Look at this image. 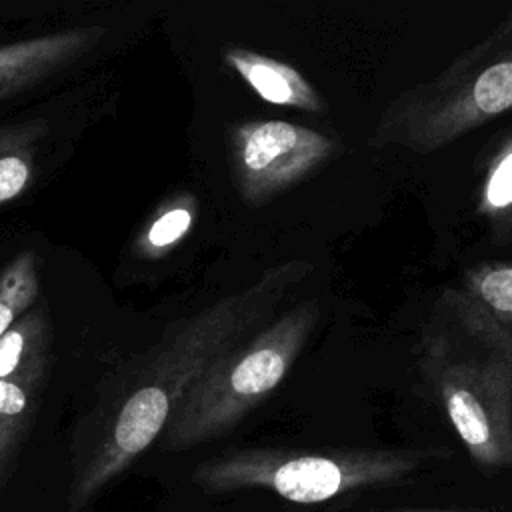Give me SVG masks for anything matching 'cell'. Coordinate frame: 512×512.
Segmentation results:
<instances>
[{"label":"cell","mask_w":512,"mask_h":512,"mask_svg":"<svg viewBox=\"0 0 512 512\" xmlns=\"http://www.w3.org/2000/svg\"><path fill=\"white\" fill-rule=\"evenodd\" d=\"M312 264L290 258L248 286L180 316L126 352L94 386L76 426L72 510L84 508L164 432L194 382L226 350L266 326Z\"/></svg>","instance_id":"1"},{"label":"cell","mask_w":512,"mask_h":512,"mask_svg":"<svg viewBox=\"0 0 512 512\" xmlns=\"http://www.w3.org/2000/svg\"><path fill=\"white\" fill-rule=\"evenodd\" d=\"M510 110L512 10L440 74L392 98L366 142L432 154Z\"/></svg>","instance_id":"2"},{"label":"cell","mask_w":512,"mask_h":512,"mask_svg":"<svg viewBox=\"0 0 512 512\" xmlns=\"http://www.w3.org/2000/svg\"><path fill=\"white\" fill-rule=\"evenodd\" d=\"M320 322V302L302 300L226 350L186 392L160 440L166 452L208 444L236 428L282 384Z\"/></svg>","instance_id":"3"},{"label":"cell","mask_w":512,"mask_h":512,"mask_svg":"<svg viewBox=\"0 0 512 512\" xmlns=\"http://www.w3.org/2000/svg\"><path fill=\"white\" fill-rule=\"evenodd\" d=\"M144 4L106 2L16 34L0 18V116L68 88L128 52L144 36Z\"/></svg>","instance_id":"4"},{"label":"cell","mask_w":512,"mask_h":512,"mask_svg":"<svg viewBox=\"0 0 512 512\" xmlns=\"http://www.w3.org/2000/svg\"><path fill=\"white\" fill-rule=\"evenodd\" d=\"M442 454L446 452L412 448L326 452L238 448L198 464L192 480L208 494L266 490L308 506L400 482Z\"/></svg>","instance_id":"5"},{"label":"cell","mask_w":512,"mask_h":512,"mask_svg":"<svg viewBox=\"0 0 512 512\" xmlns=\"http://www.w3.org/2000/svg\"><path fill=\"white\" fill-rule=\"evenodd\" d=\"M112 72L102 70L38 102L0 116V208L36 192L60 172L88 130L118 100Z\"/></svg>","instance_id":"6"},{"label":"cell","mask_w":512,"mask_h":512,"mask_svg":"<svg viewBox=\"0 0 512 512\" xmlns=\"http://www.w3.org/2000/svg\"><path fill=\"white\" fill-rule=\"evenodd\" d=\"M338 142L286 120H242L226 128L230 180L246 206H264L332 160Z\"/></svg>","instance_id":"7"},{"label":"cell","mask_w":512,"mask_h":512,"mask_svg":"<svg viewBox=\"0 0 512 512\" xmlns=\"http://www.w3.org/2000/svg\"><path fill=\"white\" fill-rule=\"evenodd\" d=\"M436 388L446 416L484 470L512 468V368L498 360L440 364Z\"/></svg>","instance_id":"8"},{"label":"cell","mask_w":512,"mask_h":512,"mask_svg":"<svg viewBox=\"0 0 512 512\" xmlns=\"http://www.w3.org/2000/svg\"><path fill=\"white\" fill-rule=\"evenodd\" d=\"M62 250L32 228H0V338L38 300Z\"/></svg>","instance_id":"9"},{"label":"cell","mask_w":512,"mask_h":512,"mask_svg":"<svg viewBox=\"0 0 512 512\" xmlns=\"http://www.w3.org/2000/svg\"><path fill=\"white\" fill-rule=\"evenodd\" d=\"M198 216V202L192 194L180 192L164 198L146 220L134 230L120 254L116 280H144L158 262L174 256L176 248L188 238Z\"/></svg>","instance_id":"10"},{"label":"cell","mask_w":512,"mask_h":512,"mask_svg":"<svg viewBox=\"0 0 512 512\" xmlns=\"http://www.w3.org/2000/svg\"><path fill=\"white\" fill-rule=\"evenodd\" d=\"M222 60L230 66L262 100L304 112H322L326 108L320 92L294 66L258 54L244 46H226Z\"/></svg>","instance_id":"11"},{"label":"cell","mask_w":512,"mask_h":512,"mask_svg":"<svg viewBox=\"0 0 512 512\" xmlns=\"http://www.w3.org/2000/svg\"><path fill=\"white\" fill-rule=\"evenodd\" d=\"M476 314L488 312L492 320L512 322V264H488L472 270L466 284Z\"/></svg>","instance_id":"12"},{"label":"cell","mask_w":512,"mask_h":512,"mask_svg":"<svg viewBox=\"0 0 512 512\" xmlns=\"http://www.w3.org/2000/svg\"><path fill=\"white\" fill-rule=\"evenodd\" d=\"M510 210H512V134L488 164V172L484 176L480 198H478V212L488 218H500Z\"/></svg>","instance_id":"13"},{"label":"cell","mask_w":512,"mask_h":512,"mask_svg":"<svg viewBox=\"0 0 512 512\" xmlns=\"http://www.w3.org/2000/svg\"><path fill=\"white\" fill-rule=\"evenodd\" d=\"M394 512H434V510H394Z\"/></svg>","instance_id":"14"}]
</instances>
